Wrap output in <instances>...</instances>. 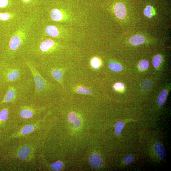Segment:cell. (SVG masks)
<instances>
[{"label": "cell", "instance_id": "4316f807", "mask_svg": "<svg viewBox=\"0 0 171 171\" xmlns=\"http://www.w3.org/2000/svg\"><path fill=\"white\" fill-rule=\"evenodd\" d=\"M134 158L132 156L128 155L124 158V161L127 165H129L134 160Z\"/></svg>", "mask_w": 171, "mask_h": 171}, {"label": "cell", "instance_id": "277c9868", "mask_svg": "<svg viewBox=\"0 0 171 171\" xmlns=\"http://www.w3.org/2000/svg\"><path fill=\"white\" fill-rule=\"evenodd\" d=\"M26 37L25 33L19 30L10 39L9 45V51L11 56H15L22 45L23 44Z\"/></svg>", "mask_w": 171, "mask_h": 171}, {"label": "cell", "instance_id": "9c48e42d", "mask_svg": "<svg viewBox=\"0 0 171 171\" xmlns=\"http://www.w3.org/2000/svg\"><path fill=\"white\" fill-rule=\"evenodd\" d=\"M146 38L144 36L141 35H136L132 37L129 42L132 45H139L145 42Z\"/></svg>", "mask_w": 171, "mask_h": 171}, {"label": "cell", "instance_id": "603a6c76", "mask_svg": "<svg viewBox=\"0 0 171 171\" xmlns=\"http://www.w3.org/2000/svg\"><path fill=\"white\" fill-rule=\"evenodd\" d=\"M153 8L150 6H147L146 8L144 10V13L146 17L149 18H151L153 16L151 11Z\"/></svg>", "mask_w": 171, "mask_h": 171}, {"label": "cell", "instance_id": "30bf717a", "mask_svg": "<svg viewBox=\"0 0 171 171\" xmlns=\"http://www.w3.org/2000/svg\"><path fill=\"white\" fill-rule=\"evenodd\" d=\"M30 152V148L28 146H25L22 148L19 151L18 156L21 159H25L28 157Z\"/></svg>", "mask_w": 171, "mask_h": 171}, {"label": "cell", "instance_id": "e0dca14e", "mask_svg": "<svg viewBox=\"0 0 171 171\" xmlns=\"http://www.w3.org/2000/svg\"><path fill=\"white\" fill-rule=\"evenodd\" d=\"M109 67L112 70L115 72L120 71L122 69L120 65L116 63L112 62L109 65Z\"/></svg>", "mask_w": 171, "mask_h": 171}, {"label": "cell", "instance_id": "ffe728a7", "mask_svg": "<svg viewBox=\"0 0 171 171\" xmlns=\"http://www.w3.org/2000/svg\"><path fill=\"white\" fill-rule=\"evenodd\" d=\"M162 61V58L161 56L157 55L155 56L153 60V64L155 68H158L160 65Z\"/></svg>", "mask_w": 171, "mask_h": 171}, {"label": "cell", "instance_id": "3957f363", "mask_svg": "<svg viewBox=\"0 0 171 171\" xmlns=\"http://www.w3.org/2000/svg\"><path fill=\"white\" fill-rule=\"evenodd\" d=\"M32 76L34 85L32 95L34 98L46 96L54 88V86L45 78L37 70L34 63L28 60L24 59Z\"/></svg>", "mask_w": 171, "mask_h": 171}, {"label": "cell", "instance_id": "6da1fadb", "mask_svg": "<svg viewBox=\"0 0 171 171\" xmlns=\"http://www.w3.org/2000/svg\"><path fill=\"white\" fill-rule=\"evenodd\" d=\"M15 60L0 66V84L6 89L12 84L33 78L24 59L21 61Z\"/></svg>", "mask_w": 171, "mask_h": 171}, {"label": "cell", "instance_id": "ba28073f", "mask_svg": "<svg viewBox=\"0 0 171 171\" xmlns=\"http://www.w3.org/2000/svg\"><path fill=\"white\" fill-rule=\"evenodd\" d=\"M153 149L160 158L163 159L166 157V151L161 143H156L154 146Z\"/></svg>", "mask_w": 171, "mask_h": 171}, {"label": "cell", "instance_id": "4fadbf2b", "mask_svg": "<svg viewBox=\"0 0 171 171\" xmlns=\"http://www.w3.org/2000/svg\"><path fill=\"white\" fill-rule=\"evenodd\" d=\"M168 94V91L165 89L163 90L159 94L157 100L158 103L159 105L162 106L164 104Z\"/></svg>", "mask_w": 171, "mask_h": 171}, {"label": "cell", "instance_id": "52a82bcc", "mask_svg": "<svg viewBox=\"0 0 171 171\" xmlns=\"http://www.w3.org/2000/svg\"><path fill=\"white\" fill-rule=\"evenodd\" d=\"M89 162L90 165L95 168L100 167L103 162L100 156L97 154L91 155L89 158Z\"/></svg>", "mask_w": 171, "mask_h": 171}, {"label": "cell", "instance_id": "d6986e66", "mask_svg": "<svg viewBox=\"0 0 171 171\" xmlns=\"http://www.w3.org/2000/svg\"><path fill=\"white\" fill-rule=\"evenodd\" d=\"M9 113V110L7 108L2 109L0 112V121H4L8 119Z\"/></svg>", "mask_w": 171, "mask_h": 171}, {"label": "cell", "instance_id": "d4e9b609", "mask_svg": "<svg viewBox=\"0 0 171 171\" xmlns=\"http://www.w3.org/2000/svg\"><path fill=\"white\" fill-rule=\"evenodd\" d=\"M91 64L94 68H98L101 65L100 60L97 58H93L91 61Z\"/></svg>", "mask_w": 171, "mask_h": 171}, {"label": "cell", "instance_id": "44dd1931", "mask_svg": "<svg viewBox=\"0 0 171 171\" xmlns=\"http://www.w3.org/2000/svg\"><path fill=\"white\" fill-rule=\"evenodd\" d=\"M149 65V62L146 60H143L138 63V66L140 70H142L147 69Z\"/></svg>", "mask_w": 171, "mask_h": 171}, {"label": "cell", "instance_id": "8fae6325", "mask_svg": "<svg viewBox=\"0 0 171 171\" xmlns=\"http://www.w3.org/2000/svg\"><path fill=\"white\" fill-rule=\"evenodd\" d=\"M50 15L52 20L54 21L61 20L63 18V15L61 11L57 9L52 10L51 11Z\"/></svg>", "mask_w": 171, "mask_h": 171}, {"label": "cell", "instance_id": "5b68a950", "mask_svg": "<svg viewBox=\"0 0 171 171\" xmlns=\"http://www.w3.org/2000/svg\"><path fill=\"white\" fill-rule=\"evenodd\" d=\"M36 112L35 108L29 106H23L20 109V115L23 118L28 119L32 118Z\"/></svg>", "mask_w": 171, "mask_h": 171}, {"label": "cell", "instance_id": "8992f818", "mask_svg": "<svg viewBox=\"0 0 171 171\" xmlns=\"http://www.w3.org/2000/svg\"><path fill=\"white\" fill-rule=\"evenodd\" d=\"M114 11L116 16L119 19H123L126 16V8L122 3L116 4L114 7Z\"/></svg>", "mask_w": 171, "mask_h": 171}, {"label": "cell", "instance_id": "9a60e30c", "mask_svg": "<svg viewBox=\"0 0 171 171\" xmlns=\"http://www.w3.org/2000/svg\"><path fill=\"white\" fill-rule=\"evenodd\" d=\"M153 85V82L151 80L147 79L144 81L141 84V87L144 90H146L149 89Z\"/></svg>", "mask_w": 171, "mask_h": 171}, {"label": "cell", "instance_id": "7c38bea8", "mask_svg": "<svg viewBox=\"0 0 171 171\" xmlns=\"http://www.w3.org/2000/svg\"><path fill=\"white\" fill-rule=\"evenodd\" d=\"M45 32L48 35L54 37H57L59 34L58 28L53 25L47 26L45 29Z\"/></svg>", "mask_w": 171, "mask_h": 171}, {"label": "cell", "instance_id": "83f0119b", "mask_svg": "<svg viewBox=\"0 0 171 171\" xmlns=\"http://www.w3.org/2000/svg\"><path fill=\"white\" fill-rule=\"evenodd\" d=\"M9 0H0V8H3L8 5Z\"/></svg>", "mask_w": 171, "mask_h": 171}, {"label": "cell", "instance_id": "484cf974", "mask_svg": "<svg viewBox=\"0 0 171 171\" xmlns=\"http://www.w3.org/2000/svg\"><path fill=\"white\" fill-rule=\"evenodd\" d=\"M77 116L76 114L73 112L70 113L68 116V120L70 123H73L76 118Z\"/></svg>", "mask_w": 171, "mask_h": 171}, {"label": "cell", "instance_id": "f546056e", "mask_svg": "<svg viewBox=\"0 0 171 171\" xmlns=\"http://www.w3.org/2000/svg\"><path fill=\"white\" fill-rule=\"evenodd\" d=\"M114 87L116 90H120L123 89L124 86L122 83H118L114 85Z\"/></svg>", "mask_w": 171, "mask_h": 171}, {"label": "cell", "instance_id": "4dcf8cb0", "mask_svg": "<svg viewBox=\"0 0 171 171\" xmlns=\"http://www.w3.org/2000/svg\"><path fill=\"white\" fill-rule=\"evenodd\" d=\"M22 1L24 3L27 4L32 1V0H22Z\"/></svg>", "mask_w": 171, "mask_h": 171}, {"label": "cell", "instance_id": "5bb4252c", "mask_svg": "<svg viewBox=\"0 0 171 171\" xmlns=\"http://www.w3.org/2000/svg\"><path fill=\"white\" fill-rule=\"evenodd\" d=\"M124 127L123 121H120L118 122L115 125V134L117 135H120Z\"/></svg>", "mask_w": 171, "mask_h": 171}, {"label": "cell", "instance_id": "ac0fdd59", "mask_svg": "<svg viewBox=\"0 0 171 171\" xmlns=\"http://www.w3.org/2000/svg\"><path fill=\"white\" fill-rule=\"evenodd\" d=\"M51 169L55 171H60L61 170L63 166V162L58 161L53 163L51 165Z\"/></svg>", "mask_w": 171, "mask_h": 171}, {"label": "cell", "instance_id": "cb8c5ba5", "mask_svg": "<svg viewBox=\"0 0 171 171\" xmlns=\"http://www.w3.org/2000/svg\"><path fill=\"white\" fill-rule=\"evenodd\" d=\"M12 14L9 13H0V20L6 21L12 18Z\"/></svg>", "mask_w": 171, "mask_h": 171}, {"label": "cell", "instance_id": "2e32d148", "mask_svg": "<svg viewBox=\"0 0 171 171\" xmlns=\"http://www.w3.org/2000/svg\"><path fill=\"white\" fill-rule=\"evenodd\" d=\"M35 129V127L32 125H27L23 128L21 132L22 134H27L32 132Z\"/></svg>", "mask_w": 171, "mask_h": 171}, {"label": "cell", "instance_id": "f1b7e54d", "mask_svg": "<svg viewBox=\"0 0 171 171\" xmlns=\"http://www.w3.org/2000/svg\"><path fill=\"white\" fill-rule=\"evenodd\" d=\"M82 123V120L80 118H77L73 122L74 127H77L80 125Z\"/></svg>", "mask_w": 171, "mask_h": 171}, {"label": "cell", "instance_id": "7a4b0ae2", "mask_svg": "<svg viewBox=\"0 0 171 171\" xmlns=\"http://www.w3.org/2000/svg\"><path fill=\"white\" fill-rule=\"evenodd\" d=\"M34 90L33 78L12 84L8 87L1 103L15 102L30 95L32 96Z\"/></svg>", "mask_w": 171, "mask_h": 171}, {"label": "cell", "instance_id": "7402d4cb", "mask_svg": "<svg viewBox=\"0 0 171 171\" xmlns=\"http://www.w3.org/2000/svg\"><path fill=\"white\" fill-rule=\"evenodd\" d=\"M77 93L78 94H92V92L89 89L83 87H80L77 89Z\"/></svg>", "mask_w": 171, "mask_h": 171}]
</instances>
